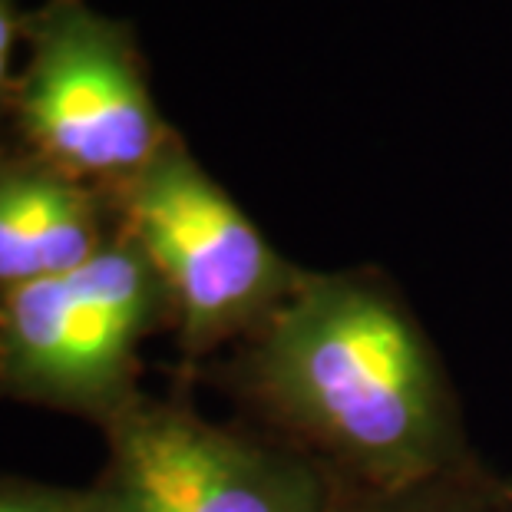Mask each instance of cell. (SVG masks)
<instances>
[{"label":"cell","instance_id":"cell-1","mask_svg":"<svg viewBox=\"0 0 512 512\" xmlns=\"http://www.w3.org/2000/svg\"><path fill=\"white\" fill-rule=\"evenodd\" d=\"M238 377L278 440L344 486L387 493L476 456L437 344L377 268H304Z\"/></svg>","mask_w":512,"mask_h":512},{"label":"cell","instance_id":"cell-2","mask_svg":"<svg viewBox=\"0 0 512 512\" xmlns=\"http://www.w3.org/2000/svg\"><path fill=\"white\" fill-rule=\"evenodd\" d=\"M119 209L123 232L156 271L189 357L248 341L304 271L261 235L179 139L119 185Z\"/></svg>","mask_w":512,"mask_h":512},{"label":"cell","instance_id":"cell-3","mask_svg":"<svg viewBox=\"0 0 512 512\" xmlns=\"http://www.w3.org/2000/svg\"><path fill=\"white\" fill-rule=\"evenodd\" d=\"M169 311L146 255L126 232L70 275L37 278L0 298V364L24 397L106 423L139 390V341Z\"/></svg>","mask_w":512,"mask_h":512},{"label":"cell","instance_id":"cell-4","mask_svg":"<svg viewBox=\"0 0 512 512\" xmlns=\"http://www.w3.org/2000/svg\"><path fill=\"white\" fill-rule=\"evenodd\" d=\"M100 512H337L344 483L285 440L238 433L172 400L129 397L103 423Z\"/></svg>","mask_w":512,"mask_h":512},{"label":"cell","instance_id":"cell-5","mask_svg":"<svg viewBox=\"0 0 512 512\" xmlns=\"http://www.w3.org/2000/svg\"><path fill=\"white\" fill-rule=\"evenodd\" d=\"M34 143L70 179L126 185L172 143L126 37L67 10L40 40L24 86Z\"/></svg>","mask_w":512,"mask_h":512},{"label":"cell","instance_id":"cell-6","mask_svg":"<svg viewBox=\"0 0 512 512\" xmlns=\"http://www.w3.org/2000/svg\"><path fill=\"white\" fill-rule=\"evenodd\" d=\"M506 486L509 479L496 476L479 456H473L470 463L427 483L387 489V493L344 486L337 512H499Z\"/></svg>","mask_w":512,"mask_h":512},{"label":"cell","instance_id":"cell-7","mask_svg":"<svg viewBox=\"0 0 512 512\" xmlns=\"http://www.w3.org/2000/svg\"><path fill=\"white\" fill-rule=\"evenodd\" d=\"M43 176L47 172H14L0 179V288L4 291L43 278Z\"/></svg>","mask_w":512,"mask_h":512},{"label":"cell","instance_id":"cell-8","mask_svg":"<svg viewBox=\"0 0 512 512\" xmlns=\"http://www.w3.org/2000/svg\"><path fill=\"white\" fill-rule=\"evenodd\" d=\"M0 512H100V503H96L93 486L63 489L0 479Z\"/></svg>","mask_w":512,"mask_h":512},{"label":"cell","instance_id":"cell-9","mask_svg":"<svg viewBox=\"0 0 512 512\" xmlns=\"http://www.w3.org/2000/svg\"><path fill=\"white\" fill-rule=\"evenodd\" d=\"M10 47H14V24H10V17L0 10V80H4V73H7Z\"/></svg>","mask_w":512,"mask_h":512},{"label":"cell","instance_id":"cell-10","mask_svg":"<svg viewBox=\"0 0 512 512\" xmlns=\"http://www.w3.org/2000/svg\"><path fill=\"white\" fill-rule=\"evenodd\" d=\"M499 512H512V479H509V486H506V499H503V509Z\"/></svg>","mask_w":512,"mask_h":512}]
</instances>
